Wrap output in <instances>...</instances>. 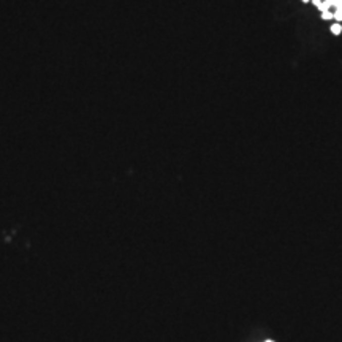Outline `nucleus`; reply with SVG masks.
<instances>
[{
    "mask_svg": "<svg viewBox=\"0 0 342 342\" xmlns=\"http://www.w3.org/2000/svg\"><path fill=\"white\" fill-rule=\"evenodd\" d=\"M329 5H334L336 8H342V0H325Z\"/></svg>",
    "mask_w": 342,
    "mask_h": 342,
    "instance_id": "1",
    "label": "nucleus"
},
{
    "mask_svg": "<svg viewBox=\"0 0 342 342\" xmlns=\"http://www.w3.org/2000/svg\"><path fill=\"white\" fill-rule=\"evenodd\" d=\"M331 32H333L334 35H339V33L342 32V26H340V24H333V26H331Z\"/></svg>",
    "mask_w": 342,
    "mask_h": 342,
    "instance_id": "2",
    "label": "nucleus"
},
{
    "mask_svg": "<svg viewBox=\"0 0 342 342\" xmlns=\"http://www.w3.org/2000/svg\"><path fill=\"white\" fill-rule=\"evenodd\" d=\"M322 18H323V19H331V18H334V13H331V11H329V10H328V11H323V13H322Z\"/></svg>",
    "mask_w": 342,
    "mask_h": 342,
    "instance_id": "3",
    "label": "nucleus"
},
{
    "mask_svg": "<svg viewBox=\"0 0 342 342\" xmlns=\"http://www.w3.org/2000/svg\"><path fill=\"white\" fill-rule=\"evenodd\" d=\"M334 19H336V21H342V8H337V10H336Z\"/></svg>",
    "mask_w": 342,
    "mask_h": 342,
    "instance_id": "4",
    "label": "nucleus"
},
{
    "mask_svg": "<svg viewBox=\"0 0 342 342\" xmlns=\"http://www.w3.org/2000/svg\"><path fill=\"white\" fill-rule=\"evenodd\" d=\"M301 2H304V4H308V2H309V0H301Z\"/></svg>",
    "mask_w": 342,
    "mask_h": 342,
    "instance_id": "5",
    "label": "nucleus"
},
{
    "mask_svg": "<svg viewBox=\"0 0 342 342\" xmlns=\"http://www.w3.org/2000/svg\"><path fill=\"white\" fill-rule=\"evenodd\" d=\"M265 342H273V340H265Z\"/></svg>",
    "mask_w": 342,
    "mask_h": 342,
    "instance_id": "6",
    "label": "nucleus"
}]
</instances>
